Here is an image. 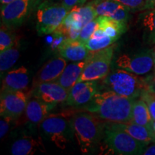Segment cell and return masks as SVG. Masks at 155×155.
I'll list each match as a JSON object with an SVG mask.
<instances>
[{
  "label": "cell",
  "mask_w": 155,
  "mask_h": 155,
  "mask_svg": "<svg viewBox=\"0 0 155 155\" xmlns=\"http://www.w3.org/2000/svg\"><path fill=\"white\" fill-rule=\"evenodd\" d=\"M86 64V60L68 64L57 82L69 91L76 84Z\"/></svg>",
  "instance_id": "obj_19"
},
{
  "label": "cell",
  "mask_w": 155,
  "mask_h": 155,
  "mask_svg": "<svg viewBox=\"0 0 155 155\" xmlns=\"http://www.w3.org/2000/svg\"><path fill=\"white\" fill-rule=\"evenodd\" d=\"M37 1H38V0H34V2H35V4H36Z\"/></svg>",
  "instance_id": "obj_39"
},
{
  "label": "cell",
  "mask_w": 155,
  "mask_h": 155,
  "mask_svg": "<svg viewBox=\"0 0 155 155\" xmlns=\"http://www.w3.org/2000/svg\"><path fill=\"white\" fill-rule=\"evenodd\" d=\"M53 108L54 106L32 96L27 104L25 111V118L31 126L40 125Z\"/></svg>",
  "instance_id": "obj_18"
},
{
  "label": "cell",
  "mask_w": 155,
  "mask_h": 155,
  "mask_svg": "<svg viewBox=\"0 0 155 155\" xmlns=\"http://www.w3.org/2000/svg\"><path fill=\"white\" fill-rule=\"evenodd\" d=\"M144 155H155V144H152L150 147H146L143 152Z\"/></svg>",
  "instance_id": "obj_33"
},
{
  "label": "cell",
  "mask_w": 155,
  "mask_h": 155,
  "mask_svg": "<svg viewBox=\"0 0 155 155\" xmlns=\"http://www.w3.org/2000/svg\"><path fill=\"white\" fill-rule=\"evenodd\" d=\"M141 98L146 102L153 121H155V94L150 88H147L142 92Z\"/></svg>",
  "instance_id": "obj_29"
},
{
  "label": "cell",
  "mask_w": 155,
  "mask_h": 155,
  "mask_svg": "<svg viewBox=\"0 0 155 155\" xmlns=\"http://www.w3.org/2000/svg\"><path fill=\"white\" fill-rule=\"evenodd\" d=\"M19 55V43L9 49L0 51V73L2 78L14 66L18 61Z\"/></svg>",
  "instance_id": "obj_26"
},
{
  "label": "cell",
  "mask_w": 155,
  "mask_h": 155,
  "mask_svg": "<svg viewBox=\"0 0 155 155\" xmlns=\"http://www.w3.org/2000/svg\"><path fill=\"white\" fill-rule=\"evenodd\" d=\"M149 86H150V88L151 89V90H152V91L155 94V73H154V76H153L152 83H151V84H149Z\"/></svg>",
  "instance_id": "obj_35"
},
{
  "label": "cell",
  "mask_w": 155,
  "mask_h": 155,
  "mask_svg": "<svg viewBox=\"0 0 155 155\" xmlns=\"http://www.w3.org/2000/svg\"><path fill=\"white\" fill-rule=\"evenodd\" d=\"M12 29L5 26V25H1L0 30V51L9 49L15 45L18 44V40Z\"/></svg>",
  "instance_id": "obj_27"
},
{
  "label": "cell",
  "mask_w": 155,
  "mask_h": 155,
  "mask_svg": "<svg viewBox=\"0 0 155 155\" xmlns=\"http://www.w3.org/2000/svg\"><path fill=\"white\" fill-rule=\"evenodd\" d=\"M58 51L60 56L72 62L85 61L91 52L86 45L78 40H70L66 38L59 45Z\"/></svg>",
  "instance_id": "obj_16"
},
{
  "label": "cell",
  "mask_w": 155,
  "mask_h": 155,
  "mask_svg": "<svg viewBox=\"0 0 155 155\" xmlns=\"http://www.w3.org/2000/svg\"><path fill=\"white\" fill-rule=\"evenodd\" d=\"M98 92L99 87L96 81L78 82L69 91L65 104L75 107L86 106Z\"/></svg>",
  "instance_id": "obj_12"
},
{
  "label": "cell",
  "mask_w": 155,
  "mask_h": 155,
  "mask_svg": "<svg viewBox=\"0 0 155 155\" xmlns=\"http://www.w3.org/2000/svg\"><path fill=\"white\" fill-rule=\"evenodd\" d=\"M30 83L28 69L24 65L12 69L4 75L1 93L16 91H27Z\"/></svg>",
  "instance_id": "obj_13"
},
{
  "label": "cell",
  "mask_w": 155,
  "mask_h": 155,
  "mask_svg": "<svg viewBox=\"0 0 155 155\" xmlns=\"http://www.w3.org/2000/svg\"><path fill=\"white\" fill-rule=\"evenodd\" d=\"M114 52L113 45L98 51H91L86 59V66L78 82L104 79L110 73Z\"/></svg>",
  "instance_id": "obj_7"
},
{
  "label": "cell",
  "mask_w": 155,
  "mask_h": 155,
  "mask_svg": "<svg viewBox=\"0 0 155 155\" xmlns=\"http://www.w3.org/2000/svg\"><path fill=\"white\" fill-rule=\"evenodd\" d=\"M134 102L133 98L107 90L97 93L85 108L105 121L127 123L131 121Z\"/></svg>",
  "instance_id": "obj_1"
},
{
  "label": "cell",
  "mask_w": 155,
  "mask_h": 155,
  "mask_svg": "<svg viewBox=\"0 0 155 155\" xmlns=\"http://www.w3.org/2000/svg\"><path fill=\"white\" fill-rule=\"evenodd\" d=\"M114 42L116 41L113 38H110L101 29L98 28L85 45L90 51L95 52L109 47Z\"/></svg>",
  "instance_id": "obj_25"
},
{
  "label": "cell",
  "mask_w": 155,
  "mask_h": 155,
  "mask_svg": "<svg viewBox=\"0 0 155 155\" xmlns=\"http://www.w3.org/2000/svg\"><path fill=\"white\" fill-rule=\"evenodd\" d=\"M70 12L63 4L43 2L36 12V30L39 35L53 33Z\"/></svg>",
  "instance_id": "obj_5"
},
{
  "label": "cell",
  "mask_w": 155,
  "mask_h": 155,
  "mask_svg": "<svg viewBox=\"0 0 155 155\" xmlns=\"http://www.w3.org/2000/svg\"><path fill=\"white\" fill-rule=\"evenodd\" d=\"M152 129L155 134V121H153V122H152Z\"/></svg>",
  "instance_id": "obj_37"
},
{
  "label": "cell",
  "mask_w": 155,
  "mask_h": 155,
  "mask_svg": "<svg viewBox=\"0 0 155 155\" xmlns=\"http://www.w3.org/2000/svg\"><path fill=\"white\" fill-rule=\"evenodd\" d=\"M144 38L148 44H155V7L146 9L139 16Z\"/></svg>",
  "instance_id": "obj_23"
},
{
  "label": "cell",
  "mask_w": 155,
  "mask_h": 155,
  "mask_svg": "<svg viewBox=\"0 0 155 155\" xmlns=\"http://www.w3.org/2000/svg\"><path fill=\"white\" fill-rule=\"evenodd\" d=\"M38 151H45L44 145L40 140L30 136L17 139L11 147V154L13 155H32Z\"/></svg>",
  "instance_id": "obj_20"
},
{
  "label": "cell",
  "mask_w": 155,
  "mask_h": 155,
  "mask_svg": "<svg viewBox=\"0 0 155 155\" xmlns=\"http://www.w3.org/2000/svg\"><path fill=\"white\" fill-rule=\"evenodd\" d=\"M12 1H14V0H0V3H1V7H2V6H4V5H7V4L11 2H12Z\"/></svg>",
  "instance_id": "obj_36"
},
{
  "label": "cell",
  "mask_w": 155,
  "mask_h": 155,
  "mask_svg": "<svg viewBox=\"0 0 155 155\" xmlns=\"http://www.w3.org/2000/svg\"><path fill=\"white\" fill-rule=\"evenodd\" d=\"M91 112L74 113L71 123L75 139L83 154H88L104 138L106 123Z\"/></svg>",
  "instance_id": "obj_2"
},
{
  "label": "cell",
  "mask_w": 155,
  "mask_h": 155,
  "mask_svg": "<svg viewBox=\"0 0 155 155\" xmlns=\"http://www.w3.org/2000/svg\"><path fill=\"white\" fill-rule=\"evenodd\" d=\"M147 9L155 7V0H146Z\"/></svg>",
  "instance_id": "obj_34"
},
{
  "label": "cell",
  "mask_w": 155,
  "mask_h": 155,
  "mask_svg": "<svg viewBox=\"0 0 155 155\" xmlns=\"http://www.w3.org/2000/svg\"><path fill=\"white\" fill-rule=\"evenodd\" d=\"M106 126L121 129L146 145L150 144L152 142H155V134L154 131L151 130L144 126L137 124L131 121L127 123H112L106 121Z\"/></svg>",
  "instance_id": "obj_17"
},
{
  "label": "cell",
  "mask_w": 155,
  "mask_h": 155,
  "mask_svg": "<svg viewBox=\"0 0 155 155\" xmlns=\"http://www.w3.org/2000/svg\"><path fill=\"white\" fill-rule=\"evenodd\" d=\"M131 122L144 126L151 130H153V120L150 112L149 111L146 102L141 98L140 100L134 101V102L131 113Z\"/></svg>",
  "instance_id": "obj_22"
},
{
  "label": "cell",
  "mask_w": 155,
  "mask_h": 155,
  "mask_svg": "<svg viewBox=\"0 0 155 155\" xmlns=\"http://www.w3.org/2000/svg\"><path fill=\"white\" fill-rule=\"evenodd\" d=\"M96 19L98 28L101 29L108 36L113 38L115 41L119 39L121 35L127 30V22H120L105 16H98Z\"/></svg>",
  "instance_id": "obj_21"
},
{
  "label": "cell",
  "mask_w": 155,
  "mask_h": 155,
  "mask_svg": "<svg viewBox=\"0 0 155 155\" xmlns=\"http://www.w3.org/2000/svg\"><path fill=\"white\" fill-rule=\"evenodd\" d=\"M102 84L108 90L133 99L141 96L144 91L150 88L149 83L138 75L119 68L108 73Z\"/></svg>",
  "instance_id": "obj_3"
},
{
  "label": "cell",
  "mask_w": 155,
  "mask_h": 155,
  "mask_svg": "<svg viewBox=\"0 0 155 155\" xmlns=\"http://www.w3.org/2000/svg\"><path fill=\"white\" fill-rule=\"evenodd\" d=\"M35 5L34 0H14L1 7L2 24L9 28L19 27Z\"/></svg>",
  "instance_id": "obj_9"
},
{
  "label": "cell",
  "mask_w": 155,
  "mask_h": 155,
  "mask_svg": "<svg viewBox=\"0 0 155 155\" xmlns=\"http://www.w3.org/2000/svg\"><path fill=\"white\" fill-rule=\"evenodd\" d=\"M104 141L108 150L120 155L143 154L147 146L121 129L108 127L106 123Z\"/></svg>",
  "instance_id": "obj_6"
},
{
  "label": "cell",
  "mask_w": 155,
  "mask_h": 155,
  "mask_svg": "<svg viewBox=\"0 0 155 155\" xmlns=\"http://www.w3.org/2000/svg\"><path fill=\"white\" fill-rule=\"evenodd\" d=\"M31 93L32 96L54 107L58 104L65 103L69 94L68 91L57 81L34 85Z\"/></svg>",
  "instance_id": "obj_11"
},
{
  "label": "cell",
  "mask_w": 155,
  "mask_h": 155,
  "mask_svg": "<svg viewBox=\"0 0 155 155\" xmlns=\"http://www.w3.org/2000/svg\"><path fill=\"white\" fill-rule=\"evenodd\" d=\"M154 66H155V51L154 53Z\"/></svg>",
  "instance_id": "obj_38"
},
{
  "label": "cell",
  "mask_w": 155,
  "mask_h": 155,
  "mask_svg": "<svg viewBox=\"0 0 155 155\" xmlns=\"http://www.w3.org/2000/svg\"><path fill=\"white\" fill-rule=\"evenodd\" d=\"M87 0H62V4L69 10L77 6L82 5Z\"/></svg>",
  "instance_id": "obj_32"
},
{
  "label": "cell",
  "mask_w": 155,
  "mask_h": 155,
  "mask_svg": "<svg viewBox=\"0 0 155 155\" xmlns=\"http://www.w3.org/2000/svg\"><path fill=\"white\" fill-rule=\"evenodd\" d=\"M70 12L72 15L75 22L81 28L98 17L94 6L92 4L84 6H77L71 9Z\"/></svg>",
  "instance_id": "obj_24"
},
{
  "label": "cell",
  "mask_w": 155,
  "mask_h": 155,
  "mask_svg": "<svg viewBox=\"0 0 155 155\" xmlns=\"http://www.w3.org/2000/svg\"><path fill=\"white\" fill-rule=\"evenodd\" d=\"M67 65V60L61 56L50 60L37 73L33 86L41 83L57 81Z\"/></svg>",
  "instance_id": "obj_14"
},
{
  "label": "cell",
  "mask_w": 155,
  "mask_h": 155,
  "mask_svg": "<svg viewBox=\"0 0 155 155\" xmlns=\"http://www.w3.org/2000/svg\"><path fill=\"white\" fill-rule=\"evenodd\" d=\"M127 7L130 11L137 12L147 9L146 0H114Z\"/></svg>",
  "instance_id": "obj_30"
},
{
  "label": "cell",
  "mask_w": 155,
  "mask_h": 155,
  "mask_svg": "<svg viewBox=\"0 0 155 155\" xmlns=\"http://www.w3.org/2000/svg\"><path fill=\"white\" fill-rule=\"evenodd\" d=\"M30 95L27 91H16L1 93L0 114L18 119L25 114Z\"/></svg>",
  "instance_id": "obj_10"
},
{
  "label": "cell",
  "mask_w": 155,
  "mask_h": 155,
  "mask_svg": "<svg viewBox=\"0 0 155 155\" xmlns=\"http://www.w3.org/2000/svg\"><path fill=\"white\" fill-rule=\"evenodd\" d=\"M17 119H13L10 116H1L0 119V138L2 139L10 130L12 125L16 122Z\"/></svg>",
  "instance_id": "obj_31"
},
{
  "label": "cell",
  "mask_w": 155,
  "mask_h": 155,
  "mask_svg": "<svg viewBox=\"0 0 155 155\" xmlns=\"http://www.w3.org/2000/svg\"><path fill=\"white\" fill-rule=\"evenodd\" d=\"M92 5L98 16L108 17L123 22H127L129 19L130 10L114 0H98Z\"/></svg>",
  "instance_id": "obj_15"
},
{
  "label": "cell",
  "mask_w": 155,
  "mask_h": 155,
  "mask_svg": "<svg viewBox=\"0 0 155 155\" xmlns=\"http://www.w3.org/2000/svg\"><path fill=\"white\" fill-rule=\"evenodd\" d=\"M74 113L65 111L49 114L40 124L45 137L61 150L66 148L73 135L71 119Z\"/></svg>",
  "instance_id": "obj_4"
},
{
  "label": "cell",
  "mask_w": 155,
  "mask_h": 155,
  "mask_svg": "<svg viewBox=\"0 0 155 155\" xmlns=\"http://www.w3.org/2000/svg\"><path fill=\"white\" fill-rule=\"evenodd\" d=\"M116 66L134 74L142 75L150 72L154 66V53L145 50L139 53L120 55L116 61Z\"/></svg>",
  "instance_id": "obj_8"
},
{
  "label": "cell",
  "mask_w": 155,
  "mask_h": 155,
  "mask_svg": "<svg viewBox=\"0 0 155 155\" xmlns=\"http://www.w3.org/2000/svg\"><path fill=\"white\" fill-rule=\"evenodd\" d=\"M97 28H98V22H97V19L96 18L85 25L84 27H83L78 40L83 43L86 44V42L91 38V37L92 36Z\"/></svg>",
  "instance_id": "obj_28"
}]
</instances>
